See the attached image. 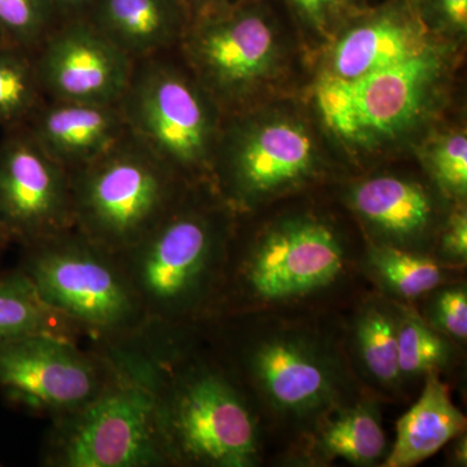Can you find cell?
<instances>
[{
  "label": "cell",
  "mask_w": 467,
  "mask_h": 467,
  "mask_svg": "<svg viewBox=\"0 0 467 467\" xmlns=\"http://www.w3.org/2000/svg\"><path fill=\"white\" fill-rule=\"evenodd\" d=\"M119 346L155 393L169 467L259 462V422L244 386L216 347L201 349L199 324L146 325Z\"/></svg>",
  "instance_id": "cell-1"
},
{
  "label": "cell",
  "mask_w": 467,
  "mask_h": 467,
  "mask_svg": "<svg viewBox=\"0 0 467 467\" xmlns=\"http://www.w3.org/2000/svg\"><path fill=\"white\" fill-rule=\"evenodd\" d=\"M223 212L186 196L137 244L117 254L147 325L211 318L229 254Z\"/></svg>",
  "instance_id": "cell-2"
},
{
  "label": "cell",
  "mask_w": 467,
  "mask_h": 467,
  "mask_svg": "<svg viewBox=\"0 0 467 467\" xmlns=\"http://www.w3.org/2000/svg\"><path fill=\"white\" fill-rule=\"evenodd\" d=\"M18 267L42 300L94 346L131 339L147 325L117 254L73 229L21 247Z\"/></svg>",
  "instance_id": "cell-3"
},
{
  "label": "cell",
  "mask_w": 467,
  "mask_h": 467,
  "mask_svg": "<svg viewBox=\"0 0 467 467\" xmlns=\"http://www.w3.org/2000/svg\"><path fill=\"white\" fill-rule=\"evenodd\" d=\"M99 347L115 358L116 379L90 404L51 420L39 462L45 467H169L150 383L122 347Z\"/></svg>",
  "instance_id": "cell-4"
},
{
  "label": "cell",
  "mask_w": 467,
  "mask_h": 467,
  "mask_svg": "<svg viewBox=\"0 0 467 467\" xmlns=\"http://www.w3.org/2000/svg\"><path fill=\"white\" fill-rule=\"evenodd\" d=\"M69 175L75 229L113 254L137 244L184 196L182 178L130 131Z\"/></svg>",
  "instance_id": "cell-5"
},
{
  "label": "cell",
  "mask_w": 467,
  "mask_h": 467,
  "mask_svg": "<svg viewBox=\"0 0 467 467\" xmlns=\"http://www.w3.org/2000/svg\"><path fill=\"white\" fill-rule=\"evenodd\" d=\"M346 266L342 239L328 223L309 214L282 218L236 259L227 254L211 318L318 294L337 282Z\"/></svg>",
  "instance_id": "cell-6"
},
{
  "label": "cell",
  "mask_w": 467,
  "mask_h": 467,
  "mask_svg": "<svg viewBox=\"0 0 467 467\" xmlns=\"http://www.w3.org/2000/svg\"><path fill=\"white\" fill-rule=\"evenodd\" d=\"M216 348L239 382L285 422L310 423L337 408L344 370L333 347L304 328L279 327L234 339L225 333Z\"/></svg>",
  "instance_id": "cell-7"
},
{
  "label": "cell",
  "mask_w": 467,
  "mask_h": 467,
  "mask_svg": "<svg viewBox=\"0 0 467 467\" xmlns=\"http://www.w3.org/2000/svg\"><path fill=\"white\" fill-rule=\"evenodd\" d=\"M209 98L196 79L155 55L134 61L119 106L129 131L184 180L207 171L213 159L216 119Z\"/></svg>",
  "instance_id": "cell-8"
},
{
  "label": "cell",
  "mask_w": 467,
  "mask_h": 467,
  "mask_svg": "<svg viewBox=\"0 0 467 467\" xmlns=\"http://www.w3.org/2000/svg\"><path fill=\"white\" fill-rule=\"evenodd\" d=\"M119 367L100 347L52 334L0 339V393L11 407L54 420L94 401Z\"/></svg>",
  "instance_id": "cell-9"
},
{
  "label": "cell",
  "mask_w": 467,
  "mask_h": 467,
  "mask_svg": "<svg viewBox=\"0 0 467 467\" xmlns=\"http://www.w3.org/2000/svg\"><path fill=\"white\" fill-rule=\"evenodd\" d=\"M279 5L281 0H244L192 20L184 50L212 99H242L275 75L281 60Z\"/></svg>",
  "instance_id": "cell-10"
},
{
  "label": "cell",
  "mask_w": 467,
  "mask_h": 467,
  "mask_svg": "<svg viewBox=\"0 0 467 467\" xmlns=\"http://www.w3.org/2000/svg\"><path fill=\"white\" fill-rule=\"evenodd\" d=\"M442 63L434 47L404 63L355 79L325 75L317 86L319 112L335 134L373 146L400 137L429 107Z\"/></svg>",
  "instance_id": "cell-11"
},
{
  "label": "cell",
  "mask_w": 467,
  "mask_h": 467,
  "mask_svg": "<svg viewBox=\"0 0 467 467\" xmlns=\"http://www.w3.org/2000/svg\"><path fill=\"white\" fill-rule=\"evenodd\" d=\"M0 227L20 247L73 229L70 175L26 125L0 140Z\"/></svg>",
  "instance_id": "cell-12"
},
{
  "label": "cell",
  "mask_w": 467,
  "mask_h": 467,
  "mask_svg": "<svg viewBox=\"0 0 467 467\" xmlns=\"http://www.w3.org/2000/svg\"><path fill=\"white\" fill-rule=\"evenodd\" d=\"M312 135L284 116L239 125L227 137L220 187L226 202L252 207L304 182L315 171Z\"/></svg>",
  "instance_id": "cell-13"
},
{
  "label": "cell",
  "mask_w": 467,
  "mask_h": 467,
  "mask_svg": "<svg viewBox=\"0 0 467 467\" xmlns=\"http://www.w3.org/2000/svg\"><path fill=\"white\" fill-rule=\"evenodd\" d=\"M33 57L43 95L88 104H119L135 61L86 18L58 23Z\"/></svg>",
  "instance_id": "cell-14"
},
{
  "label": "cell",
  "mask_w": 467,
  "mask_h": 467,
  "mask_svg": "<svg viewBox=\"0 0 467 467\" xmlns=\"http://www.w3.org/2000/svg\"><path fill=\"white\" fill-rule=\"evenodd\" d=\"M430 29L404 0L368 5L344 27L331 52L327 76L355 79L398 66L430 47Z\"/></svg>",
  "instance_id": "cell-15"
},
{
  "label": "cell",
  "mask_w": 467,
  "mask_h": 467,
  "mask_svg": "<svg viewBox=\"0 0 467 467\" xmlns=\"http://www.w3.org/2000/svg\"><path fill=\"white\" fill-rule=\"evenodd\" d=\"M26 128L69 173L99 159L129 133L119 104L72 101H42Z\"/></svg>",
  "instance_id": "cell-16"
},
{
  "label": "cell",
  "mask_w": 467,
  "mask_h": 467,
  "mask_svg": "<svg viewBox=\"0 0 467 467\" xmlns=\"http://www.w3.org/2000/svg\"><path fill=\"white\" fill-rule=\"evenodd\" d=\"M349 204L368 229L382 239L379 244L413 251L434 223L431 196L420 184L382 175L356 184Z\"/></svg>",
  "instance_id": "cell-17"
},
{
  "label": "cell",
  "mask_w": 467,
  "mask_h": 467,
  "mask_svg": "<svg viewBox=\"0 0 467 467\" xmlns=\"http://www.w3.org/2000/svg\"><path fill=\"white\" fill-rule=\"evenodd\" d=\"M84 18L133 60L182 42L192 23L180 0H97Z\"/></svg>",
  "instance_id": "cell-18"
},
{
  "label": "cell",
  "mask_w": 467,
  "mask_h": 467,
  "mask_svg": "<svg viewBox=\"0 0 467 467\" xmlns=\"http://www.w3.org/2000/svg\"><path fill=\"white\" fill-rule=\"evenodd\" d=\"M465 430L466 418L451 401L448 387L441 382L436 371L427 374L420 399L399 420L395 442L382 465L416 466Z\"/></svg>",
  "instance_id": "cell-19"
},
{
  "label": "cell",
  "mask_w": 467,
  "mask_h": 467,
  "mask_svg": "<svg viewBox=\"0 0 467 467\" xmlns=\"http://www.w3.org/2000/svg\"><path fill=\"white\" fill-rule=\"evenodd\" d=\"M326 417L312 441L313 456L324 461L342 459L356 466L384 462L389 444L373 404L362 401L335 408Z\"/></svg>",
  "instance_id": "cell-20"
},
{
  "label": "cell",
  "mask_w": 467,
  "mask_h": 467,
  "mask_svg": "<svg viewBox=\"0 0 467 467\" xmlns=\"http://www.w3.org/2000/svg\"><path fill=\"white\" fill-rule=\"evenodd\" d=\"M27 334H52L78 340L84 330L48 306L20 267L0 269V339Z\"/></svg>",
  "instance_id": "cell-21"
},
{
  "label": "cell",
  "mask_w": 467,
  "mask_h": 467,
  "mask_svg": "<svg viewBox=\"0 0 467 467\" xmlns=\"http://www.w3.org/2000/svg\"><path fill=\"white\" fill-rule=\"evenodd\" d=\"M399 313L383 301H371L355 324V348L371 379L391 389L401 379L398 352Z\"/></svg>",
  "instance_id": "cell-22"
},
{
  "label": "cell",
  "mask_w": 467,
  "mask_h": 467,
  "mask_svg": "<svg viewBox=\"0 0 467 467\" xmlns=\"http://www.w3.org/2000/svg\"><path fill=\"white\" fill-rule=\"evenodd\" d=\"M368 272L393 296L416 300L436 290L444 273L435 260L392 245H374L368 254Z\"/></svg>",
  "instance_id": "cell-23"
},
{
  "label": "cell",
  "mask_w": 467,
  "mask_h": 467,
  "mask_svg": "<svg viewBox=\"0 0 467 467\" xmlns=\"http://www.w3.org/2000/svg\"><path fill=\"white\" fill-rule=\"evenodd\" d=\"M42 97L33 52L0 46V126L9 130L26 125Z\"/></svg>",
  "instance_id": "cell-24"
},
{
  "label": "cell",
  "mask_w": 467,
  "mask_h": 467,
  "mask_svg": "<svg viewBox=\"0 0 467 467\" xmlns=\"http://www.w3.org/2000/svg\"><path fill=\"white\" fill-rule=\"evenodd\" d=\"M398 352L401 378L434 373L450 358L441 335L411 312L399 313Z\"/></svg>",
  "instance_id": "cell-25"
},
{
  "label": "cell",
  "mask_w": 467,
  "mask_h": 467,
  "mask_svg": "<svg viewBox=\"0 0 467 467\" xmlns=\"http://www.w3.org/2000/svg\"><path fill=\"white\" fill-rule=\"evenodd\" d=\"M57 26L50 0H0V39L29 52Z\"/></svg>",
  "instance_id": "cell-26"
},
{
  "label": "cell",
  "mask_w": 467,
  "mask_h": 467,
  "mask_svg": "<svg viewBox=\"0 0 467 467\" xmlns=\"http://www.w3.org/2000/svg\"><path fill=\"white\" fill-rule=\"evenodd\" d=\"M430 169L442 192L454 198L467 192V138L463 133H451L439 138L430 147Z\"/></svg>",
  "instance_id": "cell-27"
},
{
  "label": "cell",
  "mask_w": 467,
  "mask_h": 467,
  "mask_svg": "<svg viewBox=\"0 0 467 467\" xmlns=\"http://www.w3.org/2000/svg\"><path fill=\"white\" fill-rule=\"evenodd\" d=\"M292 16L318 33L346 26L370 5V0H282Z\"/></svg>",
  "instance_id": "cell-28"
},
{
  "label": "cell",
  "mask_w": 467,
  "mask_h": 467,
  "mask_svg": "<svg viewBox=\"0 0 467 467\" xmlns=\"http://www.w3.org/2000/svg\"><path fill=\"white\" fill-rule=\"evenodd\" d=\"M430 321L435 328L453 337L466 340L467 337V294L463 285L445 288L432 301Z\"/></svg>",
  "instance_id": "cell-29"
},
{
  "label": "cell",
  "mask_w": 467,
  "mask_h": 467,
  "mask_svg": "<svg viewBox=\"0 0 467 467\" xmlns=\"http://www.w3.org/2000/svg\"><path fill=\"white\" fill-rule=\"evenodd\" d=\"M411 5L430 30L436 29L450 36H465L467 0H414Z\"/></svg>",
  "instance_id": "cell-30"
},
{
  "label": "cell",
  "mask_w": 467,
  "mask_h": 467,
  "mask_svg": "<svg viewBox=\"0 0 467 467\" xmlns=\"http://www.w3.org/2000/svg\"><path fill=\"white\" fill-rule=\"evenodd\" d=\"M441 252L447 259L465 263L467 259V216L465 211L451 216L441 235Z\"/></svg>",
  "instance_id": "cell-31"
},
{
  "label": "cell",
  "mask_w": 467,
  "mask_h": 467,
  "mask_svg": "<svg viewBox=\"0 0 467 467\" xmlns=\"http://www.w3.org/2000/svg\"><path fill=\"white\" fill-rule=\"evenodd\" d=\"M57 24L84 18L97 0H50Z\"/></svg>",
  "instance_id": "cell-32"
},
{
  "label": "cell",
  "mask_w": 467,
  "mask_h": 467,
  "mask_svg": "<svg viewBox=\"0 0 467 467\" xmlns=\"http://www.w3.org/2000/svg\"><path fill=\"white\" fill-rule=\"evenodd\" d=\"M244 0H180L181 5L186 9L190 18L207 16V15L216 14L233 5H239Z\"/></svg>",
  "instance_id": "cell-33"
},
{
  "label": "cell",
  "mask_w": 467,
  "mask_h": 467,
  "mask_svg": "<svg viewBox=\"0 0 467 467\" xmlns=\"http://www.w3.org/2000/svg\"><path fill=\"white\" fill-rule=\"evenodd\" d=\"M454 444L451 448V461L457 462L459 466H466L467 461V442L466 435L463 432L462 435L457 436L453 439Z\"/></svg>",
  "instance_id": "cell-34"
},
{
  "label": "cell",
  "mask_w": 467,
  "mask_h": 467,
  "mask_svg": "<svg viewBox=\"0 0 467 467\" xmlns=\"http://www.w3.org/2000/svg\"><path fill=\"white\" fill-rule=\"evenodd\" d=\"M9 244H11V241H9L8 236L5 235V233L0 227V260H2L3 254H5Z\"/></svg>",
  "instance_id": "cell-35"
},
{
  "label": "cell",
  "mask_w": 467,
  "mask_h": 467,
  "mask_svg": "<svg viewBox=\"0 0 467 467\" xmlns=\"http://www.w3.org/2000/svg\"><path fill=\"white\" fill-rule=\"evenodd\" d=\"M404 2L410 3V5H411V3H413V2H414V0H404Z\"/></svg>",
  "instance_id": "cell-36"
},
{
  "label": "cell",
  "mask_w": 467,
  "mask_h": 467,
  "mask_svg": "<svg viewBox=\"0 0 467 467\" xmlns=\"http://www.w3.org/2000/svg\"><path fill=\"white\" fill-rule=\"evenodd\" d=\"M2 45H5V43L3 42L2 39H0V46H2Z\"/></svg>",
  "instance_id": "cell-37"
}]
</instances>
